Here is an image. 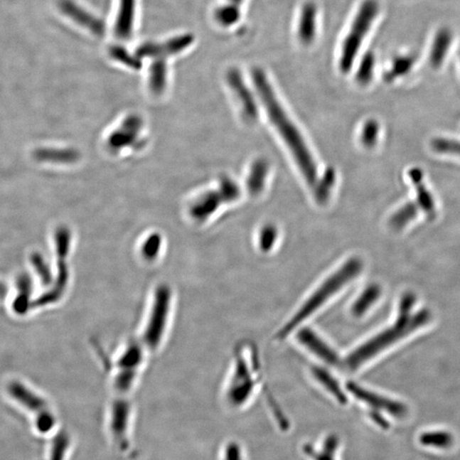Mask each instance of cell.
Listing matches in <instances>:
<instances>
[{
    "label": "cell",
    "mask_w": 460,
    "mask_h": 460,
    "mask_svg": "<svg viewBox=\"0 0 460 460\" xmlns=\"http://www.w3.org/2000/svg\"><path fill=\"white\" fill-rule=\"evenodd\" d=\"M451 41H452V36L449 30H442L437 33L431 53V63L434 67H440L444 63Z\"/></svg>",
    "instance_id": "ffe728a7"
},
{
    "label": "cell",
    "mask_w": 460,
    "mask_h": 460,
    "mask_svg": "<svg viewBox=\"0 0 460 460\" xmlns=\"http://www.w3.org/2000/svg\"><path fill=\"white\" fill-rule=\"evenodd\" d=\"M252 81L269 119L289 148L305 179L309 183L315 184L317 178L316 163L298 128L279 103L264 70L259 68H255L252 71Z\"/></svg>",
    "instance_id": "7a4b0ae2"
},
{
    "label": "cell",
    "mask_w": 460,
    "mask_h": 460,
    "mask_svg": "<svg viewBox=\"0 0 460 460\" xmlns=\"http://www.w3.org/2000/svg\"><path fill=\"white\" fill-rule=\"evenodd\" d=\"M432 145L436 152L460 156V141L437 139L433 140Z\"/></svg>",
    "instance_id": "f1b7e54d"
},
{
    "label": "cell",
    "mask_w": 460,
    "mask_h": 460,
    "mask_svg": "<svg viewBox=\"0 0 460 460\" xmlns=\"http://www.w3.org/2000/svg\"><path fill=\"white\" fill-rule=\"evenodd\" d=\"M312 375L326 391L332 394L339 402H346V395H343L341 386L332 374L326 371L325 369L315 367L312 368Z\"/></svg>",
    "instance_id": "d6986e66"
},
{
    "label": "cell",
    "mask_w": 460,
    "mask_h": 460,
    "mask_svg": "<svg viewBox=\"0 0 460 460\" xmlns=\"http://www.w3.org/2000/svg\"><path fill=\"white\" fill-rule=\"evenodd\" d=\"M16 289L17 295L12 304L13 311L17 315L23 316L31 309L32 278L26 273L19 274L16 279Z\"/></svg>",
    "instance_id": "e0dca14e"
},
{
    "label": "cell",
    "mask_w": 460,
    "mask_h": 460,
    "mask_svg": "<svg viewBox=\"0 0 460 460\" xmlns=\"http://www.w3.org/2000/svg\"><path fill=\"white\" fill-rule=\"evenodd\" d=\"M378 133H380V126L375 120H370L363 127L362 139L363 144L372 147L376 144Z\"/></svg>",
    "instance_id": "f546056e"
},
{
    "label": "cell",
    "mask_w": 460,
    "mask_h": 460,
    "mask_svg": "<svg viewBox=\"0 0 460 460\" xmlns=\"http://www.w3.org/2000/svg\"><path fill=\"white\" fill-rule=\"evenodd\" d=\"M228 81L232 89L238 95L242 103L244 114L249 119H255L257 114V106L240 72L237 70H231L228 74Z\"/></svg>",
    "instance_id": "9a60e30c"
},
{
    "label": "cell",
    "mask_w": 460,
    "mask_h": 460,
    "mask_svg": "<svg viewBox=\"0 0 460 460\" xmlns=\"http://www.w3.org/2000/svg\"><path fill=\"white\" fill-rule=\"evenodd\" d=\"M276 230H273L272 227L267 228L260 235V242L261 248L264 251L269 250V249L273 247L274 242H276Z\"/></svg>",
    "instance_id": "4dcf8cb0"
},
{
    "label": "cell",
    "mask_w": 460,
    "mask_h": 460,
    "mask_svg": "<svg viewBox=\"0 0 460 460\" xmlns=\"http://www.w3.org/2000/svg\"><path fill=\"white\" fill-rule=\"evenodd\" d=\"M9 393L29 410L38 414L37 427L41 432H48L54 424L53 415L50 414L48 406L44 400L38 397L19 382H12L8 385Z\"/></svg>",
    "instance_id": "ba28073f"
},
{
    "label": "cell",
    "mask_w": 460,
    "mask_h": 460,
    "mask_svg": "<svg viewBox=\"0 0 460 460\" xmlns=\"http://www.w3.org/2000/svg\"><path fill=\"white\" fill-rule=\"evenodd\" d=\"M419 209V205L414 202H407L392 215L390 220V227L395 230H402L418 216Z\"/></svg>",
    "instance_id": "44dd1931"
},
{
    "label": "cell",
    "mask_w": 460,
    "mask_h": 460,
    "mask_svg": "<svg viewBox=\"0 0 460 460\" xmlns=\"http://www.w3.org/2000/svg\"><path fill=\"white\" fill-rule=\"evenodd\" d=\"M415 302L414 294L411 292L404 294L400 302L398 316L395 323L352 351L346 359V368L352 372L358 371L370 360L375 358L395 343L428 324L432 320V313L427 309L412 313Z\"/></svg>",
    "instance_id": "6da1fadb"
},
{
    "label": "cell",
    "mask_w": 460,
    "mask_h": 460,
    "mask_svg": "<svg viewBox=\"0 0 460 460\" xmlns=\"http://www.w3.org/2000/svg\"><path fill=\"white\" fill-rule=\"evenodd\" d=\"M381 294L382 289L378 284L368 285L352 304L351 309L352 316L356 318L363 317L378 302Z\"/></svg>",
    "instance_id": "ac0fdd59"
},
{
    "label": "cell",
    "mask_w": 460,
    "mask_h": 460,
    "mask_svg": "<svg viewBox=\"0 0 460 460\" xmlns=\"http://www.w3.org/2000/svg\"><path fill=\"white\" fill-rule=\"evenodd\" d=\"M166 75V64L163 58L154 61L150 71V83L154 91H161L165 85Z\"/></svg>",
    "instance_id": "d4e9b609"
},
{
    "label": "cell",
    "mask_w": 460,
    "mask_h": 460,
    "mask_svg": "<svg viewBox=\"0 0 460 460\" xmlns=\"http://www.w3.org/2000/svg\"><path fill=\"white\" fill-rule=\"evenodd\" d=\"M193 41H195V37L191 33H186L171 38L169 41L161 43V44L145 43L137 48L136 55L141 59L144 58L164 59L169 55L182 53L193 44Z\"/></svg>",
    "instance_id": "9c48e42d"
},
{
    "label": "cell",
    "mask_w": 460,
    "mask_h": 460,
    "mask_svg": "<svg viewBox=\"0 0 460 460\" xmlns=\"http://www.w3.org/2000/svg\"><path fill=\"white\" fill-rule=\"evenodd\" d=\"M376 0H365L360 4L353 23L343 42L339 68L343 73L350 72L353 67L356 55L362 47L365 37L378 13Z\"/></svg>",
    "instance_id": "5b68a950"
},
{
    "label": "cell",
    "mask_w": 460,
    "mask_h": 460,
    "mask_svg": "<svg viewBox=\"0 0 460 460\" xmlns=\"http://www.w3.org/2000/svg\"><path fill=\"white\" fill-rule=\"evenodd\" d=\"M244 0H228V3L230 4L232 6H235L236 8H240V6H242V4L243 3Z\"/></svg>",
    "instance_id": "d6a6232c"
},
{
    "label": "cell",
    "mask_w": 460,
    "mask_h": 460,
    "mask_svg": "<svg viewBox=\"0 0 460 460\" xmlns=\"http://www.w3.org/2000/svg\"><path fill=\"white\" fill-rule=\"evenodd\" d=\"M259 360L256 358L253 364H249L244 358L243 351H236L233 369L226 389L228 401L234 406L242 405L250 398L260 378Z\"/></svg>",
    "instance_id": "8992f818"
},
{
    "label": "cell",
    "mask_w": 460,
    "mask_h": 460,
    "mask_svg": "<svg viewBox=\"0 0 460 460\" xmlns=\"http://www.w3.org/2000/svg\"><path fill=\"white\" fill-rule=\"evenodd\" d=\"M68 235L65 231L63 230L59 231L57 236H55L58 257L57 277L55 279L53 287L49 291L33 301L31 308H40L46 306V305L57 303L58 301L61 299L64 291H66L68 277H70L66 264L68 247Z\"/></svg>",
    "instance_id": "52a82bcc"
},
{
    "label": "cell",
    "mask_w": 460,
    "mask_h": 460,
    "mask_svg": "<svg viewBox=\"0 0 460 460\" xmlns=\"http://www.w3.org/2000/svg\"><path fill=\"white\" fill-rule=\"evenodd\" d=\"M317 8L313 2L304 4L301 9L298 34L301 42L311 45L316 36Z\"/></svg>",
    "instance_id": "5bb4252c"
},
{
    "label": "cell",
    "mask_w": 460,
    "mask_h": 460,
    "mask_svg": "<svg viewBox=\"0 0 460 460\" xmlns=\"http://www.w3.org/2000/svg\"><path fill=\"white\" fill-rule=\"evenodd\" d=\"M109 54L116 61L122 63L127 67H130L132 70H140L141 67V58L137 57L136 54H131L122 46H112L109 50Z\"/></svg>",
    "instance_id": "cb8c5ba5"
},
{
    "label": "cell",
    "mask_w": 460,
    "mask_h": 460,
    "mask_svg": "<svg viewBox=\"0 0 460 460\" xmlns=\"http://www.w3.org/2000/svg\"><path fill=\"white\" fill-rule=\"evenodd\" d=\"M412 64H414V59L411 57H402L395 59L392 68L386 75V80H393L397 77L406 75L411 70Z\"/></svg>",
    "instance_id": "83f0119b"
},
{
    "label": "cell",
    "mask_w": 460,
    "mask_h": 460,
    "mask_svg": "<svg viewBox=\"0 0 460 460\" xmlns=\"http://www.w3.org/2000/svg\"><path fill=\"white\" fill-rule=\"evenodd\" d=\"M453 436L446 432H424L419 437L421 444L438 449L449 448L453 444Z\"/></svg>",
    "instance_id": "7402d4cb"
},
{
    "label": "cell",
    "mask_w": 460,
    "mask_h": 460,
    "mask_svg": "<svg viewBox=\"0 0 460 460\" xmlns=\"http://www.w3.org/2000/svg\"><path fill=\"white\" fill-rule=\"evenodd\" d=\"M136 0H119V8L116 18L114 31L116 36L122 40L132 37L134 27Z\"/></svg>",
    "instance_id": "4fadbf2b"
},
{
    "label": "cell",
    "mask_w": 460,
    "mask_h": 460,
    "mask_svg": "<svg viewBox=\"0 0 460 460\" xmlns=\"http://www.w3.org/2000/svg\"><path fill=\"white\" fill-rule=\"evenodd\" d=\"M31 262L43 285H50L53 282V274H51L49 266L46 264L44 257L40 253H33L31 257Z\"/></svg>",
    "instance_id": "4316f807"
},
{
    "label": "cell",
    "mask_w": 460,
    "mask_h": 460,
    "mask_svg": "<svg viewBox=\"0 0 460 460\" xmlns=\"http://www.w3.org/2000/svg\"><path fill=\"white\" fill-rule=\"evenodd\" d=\"M173 309V291L166 285L154 290L140 341L148 352L159 350L167 333Z\"/></svg>",
    "instance_id": "277c9868"
},
{
    "label": "cell",
    "mask_w": 460,
    "mask_h": 460,
    "mask_svg": "<svg viewBox=\"0 0 460 460\" xmlns=\"http://www.w3.org/2000/svg\"><path fill=\"white\" fill-rule=\"evenodd\" d=\"M59 9L68 18L75 23L82 26L97 36H102L105 33V24L97 17L85 11L73 0H60Z\"/></svg>",
    "instance_id": "7c38bea8"
},
{
    "label": "cell",
    "mask_w": 460,
    "mask_h": 460,
    "mask_svg": "<svg viewBox=\"0 0 460 460\" xmlns=\"http://www.w3.org/2000/svg\"><path fill=\"white\" fill-rule=\"evenodd\" d=\"M7 292L8 290L6 286L4 285V284L0 282V299L6 298Z\"/></svg>",
    "instance_id": "1f68e13d"
},
{
    "label": "cell",
    "mask_w": 460,
    "mask_h": 460,
    "mask_svg": "<svg viewBox=\"0 0 460 460\" xmlns=\"http://www.w3.org/2000/svg\"><path fill=\"white\" fill-rule=\"evenodd\" d=\"M215 18L223 27H230L238 23L240 18V9L226 4L215 12Z\"/></svg>",
    "instance_id": "603a6c76"
},
{
    "label": "cell",
    "mask_w": 460,
    "mask_h": 460,
    "mask_svg": "<svg viewBox=\"0 0 460 460\" xmlns=\"http://www.w3.org/2000/svg\"><path fill=\"white\" fill-rule=\"evenodd\" d=\"M363 269V261L358 257H351L343 263L341 267L335 270L322 282L315 290L312 291L305 302L301 305L298 311L290 320L279 331L277 338H286L288 335L306 321L309 317L337 296L343 288L346 287L351 282L359 277Z\"/></svg>",
    "instance_id": "3957f363"
},
{
    "label": "cell",
    "mask_w": 460,
    "mask_h": 460,
    "mask_svg": "<svg viewBox=\"0 0 460 460\" xmlns=\"http://www.w3.org/2000/svg\"><path fill=\"white\" fill-rule=\"evenodd\" d=\"M296 338L301 346L326 364L335 366L339 363L336 351L312 329H301Z\"/></svg>",
    "instance_id": "8fae6325"
},
{
    "label": "cell",
    "mask_w": 460,
    "mask_h": 460,
    "mask_svg": "<svg viewBox=\"0 0 460 460\" xmlns=\"http://www.w3.org/2000/svg\"><path fill=\"white\" fill-rule=\"evenodd\" d=\"M374 65H375V59L371 53H368L360 61L358 73H356V80L360 84L367 85L373 78Z\"/></svg>",
    "instance_id": "484cf974"
},
{
    "label": "cell",
    "mask_w": 460,
    "mask_h": 460,
    "mask_svg": "<svg viewBox=\"0 0 460 460\" xmlns=\"http://www.w3.org/2000/svg\"><path fill=\"white\" fill-rule=\"evenodd\" d=\"M348 389L355 397L364 403L368 404L375 410L385 411L392 414L397 418H402L407 412V408L404 404L394 401L380 395L372 392V391L363 388L360 385L351 383L348 385Z\"/></svg>",
    "instance_id": "30bf717a"
},
{
    "label": "cell",
    "mask_w": 460,
    "mask_h": 460,
    "mask_svg": "<svg viewBox=\"0 0 460 460\" xmlns=\"http://www.w3.org/2000/svg\"><path fill=\"white\" fill-rule=\"evenodd\" d=\"M408 176L416 189L417 205L429 216H433L436 213V203L432 193L424 186L422 170L415 167L408 171Z\"/></svg>",
    "instance_id": "2e32d148"
}]
</instances>
